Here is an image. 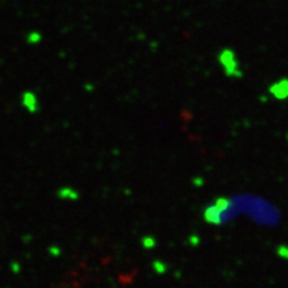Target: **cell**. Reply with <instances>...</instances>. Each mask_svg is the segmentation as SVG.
Listing matches in <instances>:
<instances>
[]
</instances>
